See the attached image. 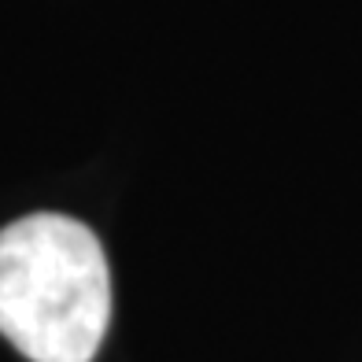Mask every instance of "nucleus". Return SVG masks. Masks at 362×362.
<instances>
[{
    "label": "nucleus",
    "mask_w": 362,
    "mask_h": 362,
    "mask_svg": "<svg viewBox=\"0 0 362 362\" xmlns=\"http://www.w3.org/2000/svg\"><path fill=\"white\" fill-rule=\"evenodd\" d=\"M111 325V270L96 233L67 215L0 229V337L30 362H93Z\"/></svg>",
    "instance_id": "1"
}]
</instances>
